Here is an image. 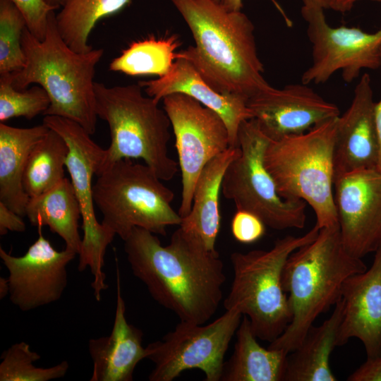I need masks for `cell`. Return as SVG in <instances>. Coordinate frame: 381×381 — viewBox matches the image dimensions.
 <instances>
[{"label": "cell", "mask_w": 381, "mask_h": 381, "mask_svg": "<svg viewBox=\"0 0 381 381\" xmlns=\"http://www.w3.org/2000/svg\"><path fill=\"white\" fill-rule=\"evenodd\" d=\"M116 304L113 328L109 336L90 339L88 351L92 361L90 381H132L138 363L146 358L143 332L129 324L116 266Z\"/></svg>", "instance_id": "ffe728a7"}, {"label": "cell", "mask_w": 381, "mask_h": 381, "mask_svg": "<svg viewBox=\"0 0 381 381\" xmlns=\"http://www.w3.org/2000/svg\"><path fill=\"white\" fill-rule=\"evenodd\" d=\"M40 358V354L32 351L28 343L12 344L1 356L0 381H49L64 377L67 373L68 361L49 368L35 365Z\"/></svg>", "instance_id": "f1b7e54d"}, {"label": "cell", "mask_w": 381, "mask_h": 381, "mask_svg": "<svg viewBox=\"0 0 381 381\" xmlns=\"http://www.w3.org/2000/svg\"><path fill=\"white\" fill-rule=\"evenodd\" d=\"M143 90L138 83L95 82L97 114L107 123L111 138L101 168L122 159H141L161 180L169 181L179 168L168 151L171 122L164 108Z\"/></svg>", "instance_id": "8992f818"}, {"label": "cell", "mask_w": 381, "mask_h": 381, "mask_svg": "<svg viewBox=\"0 0 381 381\" xmlns=\"http://www.w3.org/2000/svg\"><path fill=\"white\" fill-rule=\"evenodd\" d=\"M334 200L344 247L362 259L381 246V172L364 169L337 176Z\"/></svg>", "instance_id": "9a60e30c"}, {"label": "cell", "mask_w": 381, "mask_h": 381, "mask_svg": "<svg viewBox=\"0 0 381 381\" xmlns=\"http://www.w3.org/2000/svg\"><path fill=\"white\" fill-rule=\"evenodd\" d=\"M341 299L344 313L337 346L356 338L363 343L367 358L377 356L381 353V246L370 268L344 281Z\"/></svg>", "instance_id": "ac0fdd59"}, {"label": "cell", "mask_w": 381, "mask_h": 381, "mask_svg": "<svg viewBox=\"0 0 381 381\" xmlns=\"http://www.w3.org/2000/svg\"><path fill=\"white\" fill-rule=\"evenodd\" d=\"M337 118L301 134L270 140L264 152L279 195L310 205L320 229L339 226L333 193Z\"/></svg>", "instance_id": "5b68a950"}, {"label": "cell", "mask_w": 381, "mask_h": 381, "mask_svg": "<svg viewBox=\"0 0 381 381\" xmlns=\"http://www.w3.org/2000/svg\"><path fill=\"white\" fill-rule=\"evenodd\" d=\"M69 147L66 140L49 128L32 149L25 168L23 185L30 198L39 195L64 179Z\"/></svg>", "instance_id": "4316f807"}, {"label": "cell", "mask_w": 381, "mask_h": 381, "mask_svg": "<svg viewBox=\"0 0 381 381\" xmlns=\"http://www.w3.org/2000/svg\"><path fill=\"white\" fill-rule=\"evenodd\" d=\"M49 130L44 123L17 128L0 123V202L21 217L30 199L23 185L28 158Z\"/></svg>", "instance_id": "7402d4cb"}, {"label": "cell", "mask_w": 381, "mask_h": 381, "mask_svg": "<svg viewBox=\"0 0 381 381\" xmlns=\"http://www.w3.org/2000/svg\"><path fill=\"white\" fill-rule=\"evenodd\" d=\"M349 381H381V353L373 358H367L348 377Z\"/></svg>", "instance_id": "836d02e7"}, {"label": "cell", "mask_w": 381, "mask_h": 381, "mask_svg": "<svg viewBox=\"0 0 381 381\" xmlns=\"http://www.w3.org/2000/svg\"><path fill=\"white\" fill-rule=\"evenodd\" d=\"M189 28L195 44L177 52L215 90L247 100L270 85L263 76L255 27L242 11L214 0H171Z\"/></svg>", "instance_id": "7a4b0ae2"}, {"label": "cell", "mask_w": 381, "mask_h": 381, "mask_svg": "<svg viewBox=\"0 0 381 381\" xmlns=\"http://www.w3.org/2000/svg\"><path fill=\"white\" fill-rule=\"evenodd\" d=\"M301 1L302 7L325 10L330 8L333 0H301Z\"/></svg>", "instance_id": "f35d334b"}, {"label": "cell", "mask_w": 381, "mask_h": 381, "mask_svg": "<svg viewBox=\"0 0 381 381\" xmlns=\"http://www.w3.org/2000/svg\"><path fill=\"white\" fill-rule=\"evenodd\" d=\"M162 101L175 136L182 182L178 212L183 218L190 211L200 172L210 160L231 147L229 135L222 118L196 99L175 93Z\"/></svg>", "instance_id": "7c38bea8"}, {"label": "cell", "mask_w": 381, "mask_h": 381, "mask_svg": "<svg viewBox=\"0 0 381 381\" xmlns=\"http://www.w3.org/2000/svg\"><path fill=\"white\" fill-rule=\"evenodd\" d=\"M236 337L234 352L224 361L220 381H285L289 353L261 346L245 315Z\"/></svg>", "instance_id": "cb8c5ba5"}, {"label": "cell", "mask_w": 381, "mask_h": 381, "mask_svg": "<svg viewBox=\"0 0 381 381\" xmlns=\"http://www.w3.org/2000/svg\"><path fill=\"white\" fill-rule=\"evenodd\" d=\"M358 0H333L330 9L344 13L349 11ZM381 2V0H370Z\"/></svg>", "instance_id": "8d00e7d4"}, {"label": "cell", "mask_w": 381, "mask_h": 381, "mask_svg": "<svg viewBox=\"0 0 381 381\" xmlns=\"http://www.w3.org/2000/svg\"><path fill=\"white\" fill-rule=\"evenodd\" d=\"M25 229L21 216L0 202V235L4 236L8 231L23 232Z\"/></svg>", "instance_id": "e575fe53"}, {"label": "cell", "mask_w": 381, "mask_h": 381, "mask_svg": "<svg viewBox=\"0 0 381 381\" xmlns=\"http://www.w3.org/2000/svg\"><path fill=\"white\" fill-rule=\"evenodd\" d=\"M343 313L340 299L329 318L309 328L300 346L288 354L285 381L337 380L330 368L329 357L337 346Z\"/></svg>", "instance_id": "603a6c76"}, {"label": "cell", "mask_w": 381, "mask_h": 381, "mask_svg": "<svg viewBox=\"0 0 381 381\" xmlns=\"http://www.w3.org/2000/svg\"><path fill=\"white\" fill-rule=\"evenodd\" d=\"M181 42L175 35L149 37L132 42L109 64V70L136 76L166 75L176 60Z\"/></svg>", "instance_id": "83f0119b"}, {"label": "cell", "mask_w": 381, "mask_h": 381, "mask_svg": "<svg viewBox=\"0 0 381 381\" xmlns=\"http://www.w3.org/2000/svg\"><path fill=\"white\" fill-rule=\"evenodd\" d=\"M375 114L380 144L379 159L377 169L381 172V99L375 103Z\"/></svg>", "instance_id": "74e56055"}, {"label": "cell", "mask_w": 381, "mask_h": 381, "mask_svg": "<svg viewBox=\"0 0 381 381\" xmlns=\"http://www.w3.org/2000/svg\"><path fill=\"white\" fill-rule=\"evenodd\" d=\"M24 16L11 0H0V74L22 69L25 64L21 37Z\"/></svg>", "instance_id": "4dcf8cb0"}, {"label": "cell", "mask_w": 381, "mask_h": 381, "mask_svg": "<svg viewBox=\"0 0 381 381\" xmlns=\"http://www.w3.org/2000/svg\"><path fill=\"white\" fill-rule=\"evenodd\" d=\"M324 11L301 8L312 45V62L302 74L301 83H324L339 71L343 80L350 83L363 70L380 68L381 28L368 32L356 27H332Z\"/></svg>", "instance_id": "4fadbf2b"}, {"label": "cell", "mask_w": 381, "mask_h": 381, "mask_svg": "<svg viewBox=\"0 0 381 381\" xmlns=\"http://www.w3.org/2000/svg\"><path fill=\"white\" fill-rule=\"evenodd\" d=\"M131 0H61L56 14L58 31L68 46L83 53L93 47L89 37L101 19L122 10Z\"/></svg>", "instance_id": "484cf974"}, {"label": "cell", "mask_w": 381, "mask_h": 381, "mask_svg": "<svg viewBox=\"0 0 381 381\" xmlns=\"http://www.w3.org/2000/svg\"><path fill=\"white\" fill-rule=\"evenodd\" d=\"M319 231L315 224L302 236L278 238L268 250L231 254L234 277L224 306L248 317L258 339L273 341L290 323L291 312L282 287V271L289 256L315 240Z\"/></svg>", "instance_id": "52a82bcc"}, {"label": "cell", "mask_w": 381, "mask_h": 381, "mask_svg": "<svg viewBox=\"0 0 381 381\" xmlns=\"http://www.w3.org/2000/svg\"><path fill=\"white\" fill-rule=\"evenodd\" d=\"M149 97L159 102L167 95H186L217 113L225 122L231 147H238V132L242 122L253 119L247 99L232 94H223L212 88L187 60L177 59L171 70L154 80L139 81Z\"/></svg>", "instance_id": "d6986e66"}, {"label": "cell", "mask_w": 381, "mask_h": 381, "mask_svg": "<svg viewBox=\"0 0 381 381\" xmlns=\"http://www.w3.org/2000/svg\"><path fill=\"white\" fill-rule=\"evenodd\" d=\"M38 226L37 239L26 253L16 257L0 247V258L8 270L9 298L27 312L59 300L68 283L67 266L76 255L66 248L56 250Z\"/></svg>", "instance_id": "5bb4252c"}, {"label": "cell", "mask_w": 381, "mask_h": 381, "mask_svg": "<svg viewBox=\"0 0 381 381\" xmlns=\"http://www.w3.org/2000/svg\"><path fill=\"white\" fill-rule=\"evenodd\" d=\"M226 8L231 11H241L243 8V0H214ZM272 3L274 5L276 8L281 13L284 18L286 23L288 26H291L292 22L289 18L287 15L285 13L282 6L277 3L276 0H270Z\"/></svg>", "instance_id": "d590c367"}, {"label": "cell", "mask_w": 381, "mask_h": 381, "mask_svg": "<svg viewBox=\"0 0 381 381\" xmlns=\"http://www.w3.org/2000/svg\"><path fill=\"white\" fill-rule=\"evenodd\" d=\"M92 195L102 224L126 240L135 227L165 236L182 218L171 206L174 192L146 164L122 159L102 167Z\"/></svg>", "instance_id": "ba28073f"}, {"label": "cell", "mask_w": 381, "mask_h": 381, "mask_svg": "<svg viewBox=\"0 0 381 381\" xmlns=\"http://www.w3.org/2000/svg\"><path fill=\"white\" fill-rule=\"evenodd\" d=\"M270 140L254 119L242 122L238 132L240 152L225 171L222 193L234 202L236 210L257 215L273 229H303L307 203L282 198L264 165Z\"/></svg>", "instance_id": "9c48e42d"}, {"label": "cell", "mask_w": 381, "mask_h": 381, "mask_svg": "<svg viewBox=\"0 0 381 381\" xmlns=\"http://www.w3.org/2000/svg\"><path fill=\"white\" fill-rule=\"evenodd\" d=\"M242 316L226 310L208 324L180 320L174 330L145 347L146 358L155 365L148 380L172 381L185 370L198 369L205 381H220L225 354Z\"/></svg>", "instance_id": "8fae6325"}, {"label": "cell", "mask_w": 381, "mask_h": 381, "mask_svg": "<svg viewBox=\"0 0 381 381\" xmlns=\"http://www.w3.org/2000/svg\"><path fill=\"white\" fill-rule=\"evenodd\" d=\"M22 13L29 31L39 40H43L49 16L55 9L43 0H11Z\"/></svg>", "instance_id": "1f68e13d"}, {"label": "cell", "mask_w": 381, "mask_h": 381, "mask_svg": "<svg viewBox=\"0 0 381 381\" xmlns=\"http://www.w3.org/2000/svg\"><path fill=\"white\" fill-rule=\"evenodd\" d=\"M123 241L133 274L159 305L181 321L196 324L206 323L215 314L226 281L217 250H207L180 226L167 246L139 227Z\"/></svg>", "instance_id": "6da1fadb"}, {"label": "cell", "mask_w": 381, "mask_h": 381, "mask_svg": "<svg viewBox=\"0 0 381 381\" xmlns=\"http://www.w3.org/2000/svg\"><path fill=\"white\" fill-rule=\"evenodd\" d=\"M265 224L257 215L241 210H236L231 222V230L234 238L241 243H253L265 233Z\"/></svg>", "instance_id": "d6a6232c"}, {"label": "cell", "mask_w": 381, "mask_h": 381, "mask_svg": "<svg viewBox=\"0 0 381 381\" xmlns=\"http://www.w3.org/2000/svg\"><path fill=\"white\" fill-rule=\"evenodd\" d=\"M240 152L239 147H229L210 160L200 172L193 191L190 212L179 226L206 249L215 251L221 222L219 193L225 171Z\"/></svg>", "instance_id": "44dd1931"}, {"label": "cell", "mask_w": 381, "mask_h": 381, "mask_svg": "<svg viewBox=\"0 0 381 381\" xmlns=\"http://www.w3.org/2000/svg\"><path fill=\"white\" fill-rule=\"evenodd\" d=\"M25 216L36 226H49L65 242L66 248L79 255L82 238L79 233L81 212L71 180L63 179L47 191L30 198Z\"/></svg>", "instance_id": "d4e9b609"}, {"label": "cell", "mask_w": 381, "mask_h": 381, "mask_svg": "<svg viewBox=\"0 0 381 381\" xmlns=\"http://www.w3.org/2000/svg\"><path fill=\"white\" fill-rule=\"evenodd\" d=\"M12 73L0 74V121L15 117L32 119L42 115L50 105L46 90L40 85L18 90L13 84Z\"/></svg>", "instance_id": "f546056e"}, {"label": "cell", "mask_w": 381, "mask_h": 381, "mask_svg": "<svg viewBox=\"0 0 381 381\" xmlns=\"http://www.w3.org/2000/svg\"><path fill=\"white\" fill-rule=\"evenodd\" d=\"M371 80L363 73L346 111L337 118L334 149V178L353 171L377 168L380 144Z\"/></svg>", "instance_id": "e0dca14e"}, {"label": "cell", "mask_w": 381, "mask_h": 381, "mask_svg": "<svg viewBox=\"0 0 381 381\" xmlns=\"http://www.w3.org/2000/svg\"><path fill=\"white\" fill-rule=\"evenodd\" d=\"M43 123L58 133L69 147L66 167L71 176L78 201L83 220L82 245L79 253L78 270L90 267L93 280L91 286L97 301L101 294L108 288L103 272L104 256L108 246L116 234L97 219L92 195V178L102 167L105 150L90 138L78 123L57 116H44Z\"/></svg>", "instance_id": "30bf717a"}, {"label": "cell", "mask_w": 381, "mask_h": 381, "mask_svg": "<svg viewBox=\"0 0 381 381\" xmlns=\"http://www.w3.org/2000/svg\"><path fill=\"white\" fill-rule=\"evenodd\" d=\"M21 45L25 64L12 73L14 87L25 90L38 84L50 99L44 116L66 118L94 134L98 118L94 78L104 49L79 53L71 49L58 31L54 11L49 14L44 40L37 39L25 27Z\"/></svg>", "instance_id": "277c9868"}, {"label": "cell", "mask_w": 381, "mask_h": 381, "mask_svg": "<svg viewBox=\"0 0 381 381\" xmlns=\"http://www.w3.org/2000/svg\"><path fill=\"white\" fill-rule=\"evenodd\" d=\"M253 119L270 140L303 133L340 115L339 107L307 84L270 86L247 100Z\"/></svg>", "instance_id": "2e32d148"}, {"label": "cell", "mask_w": 381, "mask_h": 381, "mask_svg": "<svg viewBox=\"0 0 381 381\" xmlns=\"http://www.w3.org/2000/svg\"><path fill=\"white\" fill-rule=\"evenodd\" d=\"M367 269L344 247L339 226L320 229L315 240L294 250L285 262L282 283L291 320L268 348L289 353L298 348L315 319L341 299L344 281Z\"/></svg>", "instance_id": "3957f363"}, {"label": "cell", "mask_w": 381, "mask_h": 381, "mask_svg": "<svg viewBox=\"0 0 381 381\" xmlns=\"http://www.w3.org/2000/svg\"><path fill=\"white\" fill-rule=\"evenodd\" d=\"M9 288L7 278L0 277V298L2 299L8 294Z\"/></svg>", "instance_id": "ab89813d"}, {"label": "cell", "mask_w": 381, "mask_h": 381, "mask_svg": "<svg viewBox=\"0 0 381 381\" xmlns=\"http://www.w3.org/2000/svg\"><path fill=\"white\" fill-rule=\"evenodd\" d=\"M47 4L53 7L55 10L59 9L61 4V0H43Z\"/></svg>", "instance_id": "60d3db41"}]
</instances>
